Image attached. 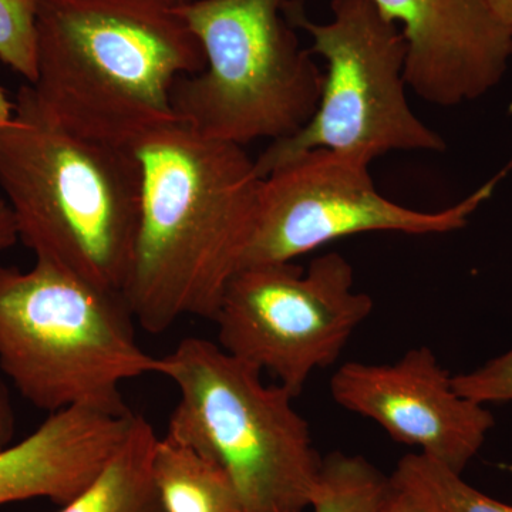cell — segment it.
<instances>
[{
  "label": "cell",
  "instance_id": "3957f363",
  "mask_svg": "<svg viewBox=\"0 0 512 512\" xmlns=\"http://www.w3.org/2000/svg\"><path fill=\"white\" fill-rule=\"evenodd\" d=\"M133 148L64 126L20 87L0 130V190L18 239L36 256L104 291L126 288L140 217Z\"/></svg>",
  "mask_w": 512,
  "mask_h": 512
},
{
  "label": "cell",
  "instance_id": "e0dca14e",
  "mask_svg": "<svg viewBox=\"0 0 512 512\" xmlns=\"http://www.w3.org/2000/svg\"><path fill=\"white\" fill-rule=\"evenodd\" d=\"M40 0H0V62L29 84L37 77V10Z\"/></svg>",
  "mask_w": 512,
  "mask_h": 512
},
{
  "label": "cell",
  "instance_id": "2e32d148",
  "mask_svg": "<svg viewBox=\"0 0 512 512\" xmlns=\"http://www.w3.org/2000/svg\"><path fill=\"white\" fill-rule=\"evenodd\" d=\"M390 480L434 512H512V505L488 497L461 474L421 453L404 456Z\"/></svg>",
  "mask_w": 512,
  "mask_h": 512
},
{
  "label": "cell",
  "instance_id": "7402d4cb",
  "mask_svg": "<svg viewBox=\"0 0 512 512\" xmlns=\"http://www.w3.org/2000/svg\"><path fill=\"white\" fill-rule=\"evenodd\" d=\"M15 116V101H10L5 89L0 87V130L8 126Z\"/></svg>",
  "mask_w": 512,
  "mask_h": 512
},
{
  "label": "cell",
  "instance_id": "5bb4252c",
  "mask_svg": "<svg viewBox=\"0 0 512 512\" xmlns=\"http://www.w3.org/2000/svg\"><path fill=\"white\" fill-rule=\"evenodd\" d=\"M157 440L150 421L136 414L109 466L60 512H165L151 476Z\"/></svg>",
  "mask_w": 512,
  "mask_h": 512
},
{
  "label": "cell",
  "instance_id": "7c38bea8",
  "mask_svg": "<svg viewBox=\"0 0 512 512\" xmlns=\"http://www.w3.org/2000/svg\"><path fill=\"white\" fill-rule=\"evenodd\" d=\"M136 414L74 406L49 414L25 440L0 448V505L47 498L64 507L109 466Z\"/></svg>",
  "mask_w": 512,
  "mask_h": 512
},
{
  "label": "cell",
  "instance_id": "7a4b0ae2",
  "mask_svg": "<svg viewBox=\"0 0 512 512\" xmlns=\"http://www.w3.org/2000/svg\"><path fill=\"white\" fill-rule=\"evenodd\" d=\"M170 0H40L37 103L64 126L134 148L178 121L175 84L204 70Z\"/></svg>",
  "mask_w": 512,
  "mask_h": 512
},
{
  "label": "cell",
  "instance_id": "9a60e30c",
  "mask_svg": "<svg viewBox=\"0 0 512 512\" xmlns=\"http://www.w3.org/2000/svg\"><path fill=\"white\" fill-rule=\"evenodd\" d=\"M392 481L362 456L332 453L323 458L312 512H384Z\"/></svg>",
  "mask_w": 512,
  "mask_h": 512
},
{
  "label": "cell",
  "instance_id": "5b68a950",
  "mask_svg": "<svg viewBox=\"0 0 512 512\" xmlns=\"http://www.w3.org/2000/svg\"><path fill=\"white\" fill-rule=\"evenodd\" d=\"M158 375L180 396L165 436L220 464L242 512L311 507L323 458L292 393L265 384L261 370L201 338L181 340L160 357Z\"/></svg>",
  "mask_w": 512,
  "mask_h": 512
},
{
  "label": "cell",
  "instance_id": "9c48e42d",
  "mask_svg": "<svg viewBox=\"0 0 512 512\" xmlns=\"http://www.w3.org/2000/svg\"><path fill=\"white\" fill-rule=\"evenodd\" d=\"M369 164L335 151L312 150L262 178L254 231L241 268L293 262L330 242L365 232L457 231L500 183L491 178L447 210L416 211L384 198L373 184Z\"/></svg>",
  "mask_w": 512,
  "mask_h": 512
},
{
  "label": "cell",
  "instance_id": "277c9868",
  "mask_svg": "<svg viewBox=\"0 0 512 512\" xmlns=\"http://www.w3.org/2000/svg\"><path fill=\"white\" fill-rule=\"evenodd\" d=\"M133 322L121 293L42 261L29 271L0 266V370L43 412L128 410L121 384L160 372Z\"/></svg>",
  "mask_w": 512,
  "mask_h": 512
},
{
  "label": "cell",
  "instance_id": "52a82bcc",
  "mask_svg": "<svg viewBox=\"0 0 512 512\" xmlns=\"http://www.w3.org/2000/svg\"><path fill=\"white\" fill-rule=\"evenodd\" d=\"M293 28L312 37L311 53L326 60L318 109L298 133L271 144L258 160L265 178L312 150H330L372 163L394 150L444 151L439 133L410 109L407 46L402 30L372 0H332V20L316 23L298 0H285Z\"/></svg>",
  "mask_w": 512,
  "mask_h": 512
},
{
  "label": "cell",
  "instance_id": "4fadbf2b",
  "mask_svg": "<svg viewBox=\"0 0 512 512\" xmlns=\"http://www.w3.org/2000/svg\"><path fill=\"white\" fill-rule=\"evenodd\" d=\"M151 476L165 512H242L227 471L171 437H158Z\"/></svg>",
  "mask_w": 512,
  "mask_h": 512
},
{
  "label": "cell",
  "instance_id": "44dd1931",
  "mask_svg": "<svg viewBox=\"0 0 512 512\" xmlns=\"http://www.w3.org/2000/svg\"><path fill=\"white\" fill-rule=\"evenodd\" d=\"M495 18L512 30V0H485Z\"/></svg>",
  "mask_w": 512,
  "mask_h": 512
},
{
  "label": "cell",
  "instance_id": "30bf717a",
  "mask_svg": "<svg viewBox=\"0 0 512 512\" xmlns=\"http://www.w3.org/2000/svg\"><path fill=\"white\" fill-rule=\"evenodd\" d=\"M333 400L375 421L394 441L463 474L495 419L485 404L454 390L453 376L429 348L394 363L348 362L330 379Z\"/></svg>",
  "mask_w": 512,
  "mask_h": 512
},
{
  "label": "cell",
  "instance_id": "8fae6325",
  "mask_svg": "<svg viewBox=\"0 0 512 512\" xmlns=\"http://www.w3.org/2000/svg\"><path fill=\"white\" fill-rule=\"evenodd\" d=\"M406 39L407 86L441 107L480 99L512 59V30L485 0H372Z\"/></svg>",
  "mask_w": 512,
  "mask_h": 512
},
{
  "label": "cell",
  "instance_id": "d6986e66",
  "mask_svg": "<svg viewBox=\"0 0 512 512\" xmlns=\"http://www.w3.org/2000/svg\"><path fill=\"white\" fill-rule=\"evenodd\" d=\"M15 220L12 210L5 200H0V252L12 248L18 242ZM13 410L10 404L8 390L0 380V448L12 439L13 434Z\"/></svg>",
  "mask_w": 512,
  "mask_h": 512
},
{
  "label": "cell",
  "instance_id": "6da1fadb",
  "mask_svg": "<svg viewBox=\"0 0 512 512\" xmlns=\"http://www.w3.org/2000/svg\"><path fill=\"white\" fill-rule=\"evenodd\" d=\"M133 150L143 183L128 309L153 335L184 316L212 320L254 231L262 183L255 161L181 121Z\"/></svg>",
  "mask_w": 512,
  "mask_h": 512
},
{
  "label": "cell",
  "instance_id": "cb8c5ba5",
  "mask_svg": "<svg viewBox=\"0 0 512 512\" xmlns=\"http://www.w3.org/2000/svg\"><path fill=\"white\" fill-rule=\"evenodd\" d=\"M170 2L175 3V5H183V3L191 2V0H170Z\"/></svg>",
  "mask_w": 512,
  "mask_h": 512
},
{
  "label": "cell",
  "instance_id": "ba28073f",
  "mask_svg": "<svg viewBox=\"0 0 512 512\" xmlns=\"http://www.w3.org/2000/svg\"><path fill=\"white\" fill-rule=\"evenodd\" d=\"M373 299L355 291V272L338 252L308 268L293 262L244 266L225 288L214 316L225 352L298 396L312 373L338 362Z\"/></svg>",
  "mask_w": 512,
  "mask_h": 512
},
{
  "label": "cell",
  "instance_id": "ac0fdd59",
  "mask_svg": "<svg viewBox=\"0 0 512 512\" xmlns=\"http://www.w3.org/2000/svg\"><path fill=\"white\" fill-rule=\"evenodd\" d=\"M453 387L480 404L512 402V349L474 372L453 376Z\"/></svg>",
  "mask_w": 512,
  "mask_h": 512
},
{
  "label": "cell",
  "instance_id": "ffe728a7",
  "mask_svg": "<svg viewBox=\"0 0 512 512\" xmlns=\"http://www.w3.org/2000/svg\"><path fill=\"white\" fill-rule=\"evenodd\" d=\"M392 481V480H390ZM384 512H434L426 505L417 501L413 495L406 493L402 488L392 483V493L387 501Z\"/></svg>",
  "mask_w": 512,
  "mask_h": 512
},
{
  "label": "cell",
  "instance_id": "603a6c76",
  "mask_svg": "<svg viewBox=\"0 0 512 512\" xmlns=\"http://www.w3.org/2000/svg\"><path fill=\"white\" fill-rule=\"evenodd\" d=\"M512 171V157H511V160L508 161V164L505 165V167L503 168V170L500 171V173H498L497 175H495V177L498 178V180H503V178L507 177L508 174H510Z\"/></svg>",
  "mask_w": 512,
  "mask_h": 512
},
{
  "label": "cell",
  "instance_id": "8992f818",
  "mask_svg": "<svg viewBox=\"0 0 512 512\" xmlns=\"http://www.w3.org/2000/svg\"><path fill=\"white\" fill-rule=\"evenodd\" d=\"M285 0H191L177 10L202 47V72L175 84L178 121L214 140H282L312 119L325 73L302 49Z\"/></svg>",
  "mask_w": 512,
  "mask_h": 512
}]
</instances>
